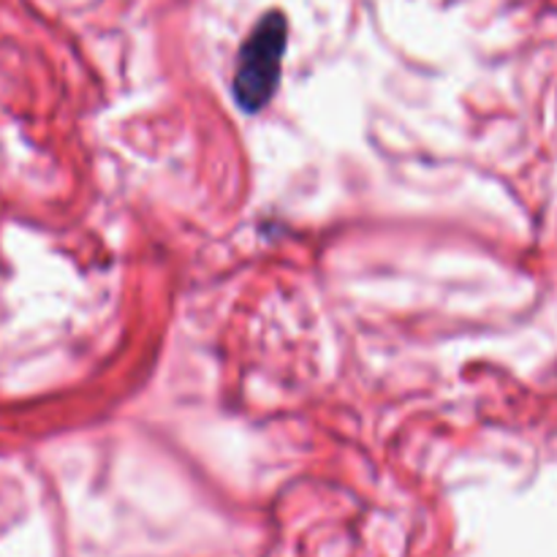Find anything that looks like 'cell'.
I'll list each match as a JSON object with an SVG mask.
<instances>
[{
	"label": "cell",
	"mask_w": 557,
	"mask_h": 557,
	"mask_svg": "<svg viewBox=\"0 0 557 557\" xmlns=\"http://www.w3.org/2000/svg\"><path fill=\"white\" fill-rule=\"evenodd\" d=\"M288 22L283 11H267L248 33L237 54L234 71V98L245 112H261L272 101L281 82L283 54H286Z\"/></svg>",
	"instance_id": "obj_1"
}]
</instances>
